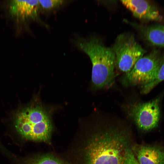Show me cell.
Here are the masks:
<instances>
[{"mask_svg": "<svg viewBox=\"0 0 164 164\" xmlns=\"http://www.w3.org/2000/svg\"><path fill=\"white\" fill-rule=\"evenodd\" d=\"M121 124L98 123L89 131L81 149L82 164H128L136 144L131 130Z\"/></svg>", "mask_w": 164, "mask_h": 164, "instance_id": "6da1fadb", "label": "cell"}, {"mask_svg": "<svg viewBox=\"0 0 164 164\" xmlns=\"http://www.w3.org/2000/svg\"><path fill=\"white\" fill-rule=\"evenodd\" d=\"M76 43L90 59L92 66L91 79L94 87L101 89L109 86L114 80L115 65L112 48L104 46L95 38L79 39Z\"/></svg>", "mask_w": 164, "mask_h": 164, "instance_id": "7a4b0ae2", "label": "cell"}, {"mask_svg": "<svg viewBox=\"0 0 164 164\" xmlns=\"http://www.w3.org/2000/svg\"><path fill=\"white\" fill-rule=\"evenodd\" d=\"M14 124L17 132L27 139L48 141L52 126L46 112L41 107L33 106L21 110L16 114Z\"/></svg>", "mask_w": 164, "mask_h": 164, "instance_id": "3957f363", "label": "cell"}, {"mask_svg": "<svg viewBox=\"0 0 164 164\" xmlns=\"http://www.w3.org/2000/svg\"><path fill=\"white\" fill-rule=\"evenodd\" d=\"M115 57V65L121 71L127 73L145 53V50L129 33L119 35L112 48Z\"/></svg>", "mask_w": 164, "mask_h": 164, "instance_id": "277c9868", "label": "cell"}, {"mask_svg": "<svg viewBox=\"0 0 164 164\" xmlns=\"http://www.w3.org/2000/svg\"><path fill=\"white\" fill-rule=\"evenodd\" d=\"M161 57L154 50L140 58L132 70L126 73L123 83L125 85H138L142 90L151 81L158 69Z\"/></svg>", "mask_w": 164, "mask_h": 164, "instance_id": "5b68a950", "label": "cell"}, {"mask_svg": "<svg viewBox=\"0 0 164 164\" xmlns=\"http://www.w3.org/2000/svg\"><path fill=\"white\" fill-rule=\"evenodd\" d=\"M159 103V99L157 98L148 102L135 104L131 106L130 114L139 129L149 131L157 126L160 116Z\"/></svg>", "mask_w": 164, "mask_h": 164, "instance_id": "8992f818", "label": "cell"}, {"mask_svg": "<svg viewBox=\"0 0 164 164\" xmlns=\"http://www.w3.org/2000/svg\"><path fill=\"white\" fill-rule=\"evenodd\" d=\"M121 1L134 16L139 19L160 21L163 19L157 7L149 1L127 0Z\"/></svg>", "mask_w": 164, "mask_h": 164, "instance_id": "52a82bcc", "label": "cell"}, {"mask_svg": "<svg viewBox=\"0 0 164 164\" xmlns=\"http://www.w3.org/2000/svg\"><path fill=\"white\" fill-rule=\"evenodd\" d=\"M133 153L139 164H164V150L158 147L136 145Z\"/></svg>", "mask_w": 164, "mask_h": 164, "instance_id": "ba28073f", "label": "cell"}, {"mask_svg": "<svg viewBox=\"0 0 164 164\" xmlns=\"http://www.w3.org/2000/svg\"><path fill=\"white\" fill-rule=\"evenodd\" d=\"M12 16L18 20L34 18L37 14L39 5L38 0H12L10 5Z\"/></svg>", "mask_w": 164, "mask_h": 164, "instance_id": "9c48e42d", "label": "cell"}, {"mask_svg": "<svg viewBox=\"0 0 164 164\" xmlns=\"http://www.w3.org/2000/svg\"><path fill=\"white\" fill-rule=\"evenodd\" d=\"M139 30L144 38L151 44L164 47V25H156L142 26L135 23H131Z\"/></svg>", "mask_w": 164, "mask_h": 164, "instance_id": "30bf717a", "label": "cell"}, {"mask_svg": "<svg viewBox=\"0 0 164 164\" xmlns=\"http://www.w3.org/2000/svg\"><path fill=\"white\" fill-rule=\"evenodd\" d=\"M164 80V56L161 57L158 69L152 80L142 90L143 94L149 92L158 84Z\"/></svg>", "mask_w": 164, "mask_h": 164, "instance_id": "8fae6325", "label": "cell"}, {"mask_svg": "<svg viewBox=\"0 0 164 164\" xmlns=\"http://www.w3.org/2000/svg\"><path fill=\"white\" fill-rule=\"evenodd\" d=\"M25 160L24 164H66L55 157L49 155H37Z\"/></svg>", "mask_w": 164, "mask_h": 164, "instance_id": "7c38bea8", "label": "cell"}, {"mask_svg": "<svg viewBox=\"0 0 164 164\" xmlns=\"http://www.w3.org/2000/svg\"><path fill=\"white\" fill-rule=\"evenodd\" d=\"M39 7L43 10L50 11L56 9L64 3L63 0H38Z\"/></svg>", "mask_w": 164, "mask_h": 164, "instance_id": "4fadbf2b", "label": "cell"}, {"mask_svg": "<svg viewBox=\"0 0 164 164\" xmlns=\"http://www.w3.org/2000/svg\"><path fill=\"white\" fill-rule=\"evenodd\" d=\"M128 160V164H139L135 158L133 151L129 153Z\"/></svg>", "mask_w": 164, "mask_h": 164, "instance_id": "5bb4252c", "label": "cell"}]
</instances>
